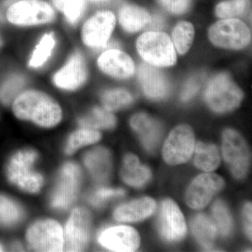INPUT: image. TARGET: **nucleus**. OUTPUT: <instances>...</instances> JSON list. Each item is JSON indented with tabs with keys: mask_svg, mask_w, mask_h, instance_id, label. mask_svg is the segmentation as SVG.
Wrapping results in <instances>:
<instances>
[{
	"mask_svg": "<svg viewBox=\"0 0 252 252\" xmlns=\"http://www.w3.org/2000/svg\"><path fill=\"white\" fill-rule=\"evenodd\" d=\"M13 111L18 119L32 121L42 127L57 125L62 118L59 104L44 93L28 91L15 99Z\"/></svg>",
	"mask_w": 252,
	"mask_h": 252,
	"instance_id": "f257e3e1",
	"label": "nucleus"
},
{
	"mask_svg": "<svg viewBox=\"0 0 252 252\" xmlns=\"http://www.w3.org/2000/svg\"><path fill=\"white\" fill-rule=\"evenodd\" d=\"M139 54L156 67H170L177 62L175 46L170 36L161 32H147L137 41Z\"/></svg>",
	"mask_w": 252,
	"mask_h": 252,
	"instance_id": "f03ea898",
	"label": "nucleus"
},
{
	"mask_svg": "<svg viewBox=\"0 0 252 252\" xmlns=\"http://www.w3.org/2000/svg\"><path fill=\"white\" fill-rule=\"evenodd\" d=\"M244 94L228 74H220L210 81L205 99L209 107L218 113L231 112L238 108Z\"/></svg>",
	"mask_w": 252,
	"mask_h": 252,
	"instance_id": "7ed1b4c3",
	"label": "nucleus"
},
{
	"mask_svg": "<svg viewBox=\"0 0 252 252\" xmlns=\"http://www.w3.org/2000/svg\"><path fill=\"white\" fill-rule=\"evenodd\" d=\"M37 154L32 150L21 151L11 158L7 167L8 178L20 189L36 193L40 190L43 177L33 170Z\"/></svg>",
	"mask_w": 252,
	"mask_h": 252,
	"instance_id": "20e7f679",
	"label": "nucleus"
},
{
	"mask_svg": "<svg viewBox=\"0 0 252 252\" xmlns=\"http://www.w3.org/2000/svg\"><path fill=\"white\" fill-rule=\"evenodd\" d=\"M209 38L212 44L218 47L238 50L249 45L252 34L243 21L225 18L212 25L209 30Z\"/></svg>",
	"mask_w": 252,
	"mask_h": 252,
	"instance_id": "39448f33",
	"label": "nucleus"
},
{
	"mask_svg": "<svg viewBox=\"0 0 252 252\" xmlns=\"http://www.w3.org/2000/svg\"><path fill=\"white\" fill-rule=\"evenodd\" d=\"M9 22L18 26H33L51 22L54 9L44 0H21L11 5L6 13Z\"/></svg>",
	"mask_w": 252,
	"mask_h": 252,
	"instance_id": "423d86ee",
	"label": "nucleus"
},
{
	"mask_svg": "<svg viewBox=\"0 0 252 252\" xmlns=\"http://www.w3.org/2000/svg\"><path fill=\"white\" fill-rule=\"evenodd\" d=\"M222 152L225 162L235 178L241 180L246 177L250 167V152L240 133L233 129L224 131Z\"/></svg>",
	"mask_w": 252,
	"mask_h": 252,
	"instance_id": "0eeeda50",
	"label": "nucleus"
},
{
	"mask_svg": "<svg viewBox=\"0 0 252 252\" xmlns=\"http://www.w3.org/2000/svg\"><path fill=\"white\" fill-rule=\"evenodd\" d=\"M195 147V137L193 129L188 125L175 127L167 137L163 149L162 157L169 165H180L189 160Z\"/></svg>",
	"mask_w": 252,
	"mask_h": 252,
	"instance_id": "6e6552de",
	"label": "nucleus"
},
{
	"mask_svg": "<svg viewBox=\"0 0 252 252\" xmlns=\"http://www.w3.org/2000/svg\"><path fill=\"white\" fill-rule=\"evenodd\" d=\"M30 246L37 252H62L64 238L62 228L53 220H42L34 223L28 230Z\"/></svg>",
	"mask_w": 252,
	"mask_h": 252,
	"instance_id": "1a4fd4ad",
	"label": "nucleus"
},
{
	"mask_svg": "<svg viewBox=\"0 0 252 252\" xmlns=\"http://www.w3.org/2000/svg\"><path fill=\"white\" fill-rule=\"evenodd\" d=\"M224 185V180L216 174L204 173L198 175L189 186L186 196L187 203L192 209L204 208Z\"/></svg>",
	"mask_w": 252,
	"mask_h": 252,
	"instance_id": "9d476101",
	"label": "nucleus"
},
{
	"mask_svg": "<svg viewBox=\"0 0 252 252\" xmlns=\"http://www.w3.org/2000/svg\"><path fill=\"white\" fill-rule=\"evenodd\" d=\"M90 214L83 208L72 212L65 228L64 246L66 251L79 252L89 243L91 234Z\"/></svg>",
	"mask_w": 252,
	"mask_h": 252,
	"instance_id": "9b49d317",
	"label": "nucleus"
},
{
	"mask_svg": "<svg viewBox=\"0 0 252 252\" xmlns=\"http://www.w3.org/2000/svg\"><path fill=\"white\" fill-rule=\"evenodd\" d=\"M116 25V17L111 11H99L86 21L82 31L84 44L89 47L105 46Z\"/></svg>",
	"mask_w": 252,
	"mask_h": 252,
	"instance_id": "f8f14e48",
	"label": "nucleus"
},
{
	"mask_svg": "<svg viewBox=\"0 0 252 252\" xmlns=\"http://www.w3.org/2000/svg\"><path fill=\"white\" fill-rule=\"evenodd\" d=\"M158 228L162 238L167 241L182 240L187 233L185 217L172 200H164L158 217Z\"/></svg>",
	"mask_w": 252,
	"mask_h": 252,
	"instance_id": "ddd939ff",
	"label": "nucleus"
},
{
	"mask_svg": "<svg viewBox=\"0 0 252 252\" xmlns=\"http://www.w3.org/2000/svg\"><path fill=\"white\" fill-rule=\"evenodd\" d=\"M81 171L76 164L68 162L63 167L59 183L55 190L51 205L55 208L66 209L70 206L77 195Z\"/></svg>",
	"mask_w": 252,
	"mask_h": 252,
	"instance_id": "4468645a",
	"label": "nucleus"
},
{
	"mask_svg": "<svg viewBox=\"0 0 252 252\" xmlns=\"http://www.w3.org/2000/svg\"><path fill=\"white\" fill-rule=\"evenodd\" d=\"M98 241L111 251L134 252L140 246V238L134 228L119 225L102 230L99 233Z\"/></svg>",
	"mask_w": 252,
	"mask_h": 252,
	"instance_id": "2eb2a0df",
	"label": "nucleus"
},
{
	"mask_svg": "<svg viewBox=\"0 0 252 252\" xmlns=\"http://www.w3.org/2000/svg\"><path fill=\"white\" fill-rule=\"evenodd\" d=\"M86 78L87 69L84 58L79 53H75L67 64L55 74L54 81L58 87L73 91L82 86Z\"/></svg>",
	"mask_w": 252,
	"mask_h": 252,
	"instance_id": "dca6fc26",
	"label": "nucleus"
},
{
	"mask_svg": "<svg viewBox=\"0 0 252 252\" xmlns=\"http://www.w3.org/2000/svg\"><path fill=\"white\" fill-rule=\"evenodd\" d=\"M97 64L102 72L119 79L130 77L135 72V64L130 56L117 49L103 53L99 58Z\"/></svg>",
	"mask_w": 252,
	"mask_h": 252,
	"instance_id": "f3484780",
	"label": "nucleus"
},
{
	"mask_svg": "<svg viewBox=\"0 0 252 252\" xmlns=\"http://www.w3.org/2000/svg\"><path fill=\"white\" fill-rule=\"evenodd\" d=\"M138 79L144 94L153 99H161L168 94L170 86L165 75L156 66L143 63L138 69Z\"/></svg>",
	"mask_w": 252,
	"mask_h": 252,
	"instance_id": "a211bd4d",
	"label": "nucleus"
},
{
	"mask_svg": "<svg viewBox=\"0 0 252 252\" xmlns=\"http://www.w3.org/2000/svg\"><path fill=\"white\" fill-rule=\"evenodd\" d=\"M130 125L138 134L144 147L149 152H154L161 138L162 127L160 124L147 114L140 113L132 117Z\"/></svg>",
	"mask_w": 252,
	"mask_h": 252,
	"instance_id": "6ab92c4d",
	"label": "nucleus"
},
{
	"mask_svg": "<svg viewBox=\"0 0 252 252\" xmlns=\"http://www.w3.org/2000/svg\"><path fill=\"white\" fill-rule=\"evenodd\" d=\"M156 207L157 205L152 198L138 199L118 207L114 212V218L119 221H139L150 217Z\"/></svg>",
	"mask_w": 252,
	"mask_h": 252,
	"instance_id": "aec40b11",
	"label": "nucleus"
},
{
	"mask_svg": "<svg viewBox=\"0 0 252 252\" xmlns=\"http://www.w3.org/2000/svg\"><path fill=\"white\" fill-rule=\"evenodd\" d=\"M84 162L91 175L98 182H104L108 178L112 169L110 153L104 148H95L86 154Z\"/></svg>",
	"mask_w": 252,
	"mask_h": 252,
	"instance_id": "412c9836",
	"label": "nucleus"
},
{
	"mask_svg": "<svg viewBox=\"0 0 252 252\" xmlns=\"http://www.w3.org/2000/svg\"><path fill=\"white\" fill-rule=\"evenodd\" d=\"M121 176L127 185L141 187L150 180L152 172L148 167L141 165L138 158L130 154L124 158Z\"/></svg>",
	"mask_w": 252,
	"mask_h": 252,
	"instance_id": "4be33fe9",
	"label": "nucleus"
},
{
	"mask_svg": "<svg viewBox=\"0 0 252 252\" xmlns=\"http://www.w3.org/2000/svg\"><path fill=\"white\" fill-rule=\"evenodd\" d=\"M119 22L128 32H135L148 26L152 17L147 10L134 4H126L119 12Z\"/></svg>",
	"mask_w": 252,
	"mask_h": 252,
	"instance_id": "5701e85b",
	"label": "nucleus"
},
{
	"mask_svg": "<svg viewBox=\"0 0 252 252\" xmlns=\"http://www.w3.org/2000/svg\"><path fill=\"white\" fill-rule=\"evenodd\" d=\"M191 229L198 243L206 250H211L217 234L215 222L206 215L200 214L192 220Z\"/></svg>",
	"mask_w": 252,
	"mask_h": 252,
	"instance_id": "b1692460",
	"label": "nucleus"
},
{
	"mask_svg": "<svg viewBox=\"0 0 252 252\" xmlns=\"http://www.w3.org/2000/svg\"><path fill=\"white\" fill-rule=\"evenodd\" d=\"M195 149V166L206 172L216 170L220 161V151L217 146L198 142Z\"/></svg>",
	"mask_w": 252,
	"mask_h": 252,
	"instance_id": "393cba45",
	"label": "nucleus"
},
{
	"mask_svg": "<svg viewBox=\"0 0 252 252\" xmlns=\"http://www.w3.org/2000/svg\"><path fill=\"white\" fill-rule=\"evenodd\" d=\"M79 122L86 128L109 129L115 126L116 119L107 109L94 107L87 115L81 118Z\"/></svg>",
	"mask_w": 252,
	"mask_h": 252,
	"instance_id": "a878e982",
	"label": "nucleus"
},
{
	"mask_svg": "<svg viewBox=\"0 0 252 252\" xmlns=\"http://www.w3.org/2000/svg\"><path fill=\"white\" fill-rule=\"evenodd\" d=\"M194 34L193 26L191 23L182 21L176 25L172 31V44L180 55L187 54L193 44Z\"/></svg>",
	"mask_w": 252,
	"mask_h": 252,
	"instance_id": "bb28decb",
	"label": "nucleus"
},
{
	"mask_svg": "<svg viewBox=\"0 0 252 252\" xmlns=\"http://www.w3.org/2000/svg\"><path fill=\"white\" fill-rule=\"evenodd\" d=\"M101 135L99 132L94 129L84 128L74 132L69 137L67 147H66V153L72 154L81 147L89 144L95 143L100 139Z\"/></svg>",
	"mask_w": 252,
	"mask_h": 252,
	"instance_id": "cd10ccee",
	"label": "nucleus"
},
{
	"mask_svg": "<svg viewBox=\"0 0 252 252\" xmlns=\"http://www.w3.org/2000/svg\"><path fill=\"white\" fill-rule=\"evenodd\" d=\"M132 96L124 89H114L106 91L102 95L104 108L111 111L119 110L132 103Z\"/></svg>",
	"mask_w": 252,
	"mask_h": 252,
	"instance_id": "c85d7f7f",
	"label": "nucleus"
},
{
	"mask_svg": "<svg viewBox=\"0 0 252 252\" xmlns=\"http://www.w3.org/2000/svg\"><path fill=\"white\" fill-rule=\"evenodd\" d=\"M23 212L17 204L0 195V225L10 226L18 223L22 217Z\"/></svg>",
	"mask_w": 252,
	"mask_h": 252,
	"instance_id": "c756f323",
	"label": "nucleus"
},
{
	"mask_svg": "<svg viewBox=\"0 0 252 252\" xmlns=\"http://www.w3.org/2000/svg\"><path fill=\"white\" fill-rule=\"evenodd\" d=\"M55 45L56 40L52 33L46 34L43 36L32 56L30 61L31 67H39L42 66L51 56Z\"/></svg>",
	"mask_w": 252,
	"mask_h": 252,
	"instance_id": "7c9ffc66",
	"label": "nucleus"
},
{
	"mask_svg": "<svg viewBox=\"0 0 252 252\" xmlns=\"http://www.w3.org/2000/svg\"><path fill=\"white\" fill-rule=\"evenodd\" d=\"M53 3L71 23H77L85 9L84 0H53Z\"/></svg>",
	"mask_w": 252,
	"mask_h": 252,
	"instance_id": "2f4dec72",
	"label": "nucleus"
},
{
	"mask_svg": "<svg viewBox=\"0 0 252 252\" xmlns=\"http://www.w3.org/2000/svg\"><path fill=\"white\" fill-rule=\"evenodd\" d=\"M212 213L217 220L220 233L223 236H228L233 228V220L228 207L221 200H217L212 207Z\"/></svg>",
	"mask_w": 252,
	"mask_h": 252,
	"instance_id": "473e14b6",
	"label": "nucleus"
},
{
	"mask_svg": "<svg viewBox=\"0 0 252 252\" xmlns=\"http://www.w3.org/2000/svg\"><path fill=\"white\" fill-rule=\"evenodd\" d=\"M248 0H229L217 5L216 14L221 18H233L243 14L248 6Z\"/></svg>",
	"mask_w": 252,
	"mask_h": 252,
	"instance_id": "72a5a7b5",
	"label": "nucleus"
},
{
	"mask_svg": "<svg viewBox=\"0 0 252 252\" xmlns=\"http://www.w3.org/2000/svg\"><path fill=\"white\" fill-rule=\"evenodd\" d=\"M25 79L22 76L14 75L9 78L0 90V99L4 104H9L23 89Z\"/></svg>",
	"mask_w": 252,
	"mask_h": 252,
	"instance_id": "f704fd0d",
	"label": "nucleus"
},
{
	"mask_svg": "<svg viewBox=\"0 0 252 252\" xmlns=\"http://www.w3.org/2000/svg\"><path fill=\"white\" fill-rule=\"evenodd\" d=\"M124 194L125 191L123 189L100 188L94 192V195L91 197L90 200L93 205L100 206L109 198L122 196Z\"/></svg>",
	"mask_w": 252,
	"mask_h": 252,
	"instance_id": "c9c22d12",
	"label": "nucleus"
},
{
	"mask_svg": "<svg viewBox=\"0 0 252 252\" xmlns=\"http://www.w3.org/2000/svg\"><path fill=\"white\" fill-rule=\"evenodd\" d=\"M160 4L167 11L175 14L185 13L190 6V0H158Z\"/></svg>",
	"mask_w": 252,
	"mask_h": 252,
	"instance_id": "e433bc0d",
	"label": "nucleus"
},
{
	"mask_svg": "<svg viewBox=\"0 0 252 252\" xmlns=\"http://www.w3.org/2000/svg\"><path fill=\"white\" fill-rule=\"evenodd\" d=\"M201 79L200 77H195L187 81L182 94V100L188 101L198 93L200 87Z\"/></svg>",
	"mask_w": 252,
	"mask_h": 252,
	"instance_id": "4c0bfd02",
	"label": "nucleus"
},
{
	"mask_svg": "<svg viewBox=\"0 0 252 252\" xmlns=\"http://www.w3.org/2000/svg\"><path fill=\"white\" fill-rule=\"evenodd\" d=\"M244 220H245V230L249 238L252 239V204L247 203L244 208Z\"/></svg>",
	"mask_w": 252,
	"mask_h": 252,
	"instance_id": "58836bf2",
	"label": "nucleus"
},
{
	"mask_svg": "<svg viewBox=\"0 0 252 252\" xmlns=\"http://www.w3.org/2000/svg\"><path fill=\"white\" fill-rule=\"evenodd\" d=\"M2 44V40H1V37H0V46Z\"/></svg>",
	"mask_w": 252,
	"mask_h": 252,
	"instance_id": "ea45409f",
	"label": "nucleus"
},
{
	"mask_svg": "<svg viewBox=\"0 0 252 252\" xmlns=\"http://www.w3.org/2000/svg\"><path fill=\"white\" fill-rule=\"evenodd\" d=\"M2 251H3L2 247H1V245H0V252H2Z\"/></svg>",
	"mask_w": 252,
	"mask_h": 252,
	"instance_id": "a19ab883",
	"label": "nucleus"
}]
</instances>
